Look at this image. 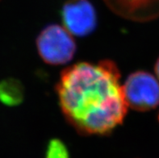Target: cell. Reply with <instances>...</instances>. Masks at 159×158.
I'll use <instances>...</instances> for the list:
<instances>
[{
  "instance_id": "3",
  "label": "cell",
  "mask_w": 159,
  "mask_h": 158,
  "mask_svg": "<svg viewBox=\"0 0 159 158\" xmlns=\"http://www.w3.org/2000/svg\"><path fill=\"white\" fill-rule=\"evenodd\" d=\"M122 89L126 104L133 110L146 111L159 105V82L149 73H133L128 77Z\"/></svg>"
},
{
  "instance_id": "4",
  "label": "cell",
  "mask_w": 159,
  "mask_h": 158,
  "mask_svg": "<svg viewBox=\"0 0 159 158\" xmlns=\"http://www.w3.org/2000/svg\"><path fill=\"white\" fill-rule=\"evenodd\" d=\"M61 15L65 28L70 34L85 36L96 27V12L88 0H69L64 4Z\"/></svg>"
},
{
  "instance_id": "8",
  "label": "cell",
  "mask_w": 159,
  "mask_h": 158,
  "mask_svg": "<svg viewBox=\"0 0 159 158\" xmlns=\"http://www.w3.org/2000/svg\"><path fill=\"white\" fill-rule=\"evenodd\" d=\"M155 72L156 74L157 75L159 78V58L157 59V61H156V64H155Z\"/></svg>"
},
{
  "instance_id": "7",
  "label": "cell",
  "mask_w": 159,
  "mask_h": 158,
  "mask_svg": "<svg viewBox=\"0 0 159 158\" xmlns=\"http://www.w3.org/2000/svg\"><path fill=\"white\" fill-rule=\"evenodd\" d=\"M45 158H70L66 145L58 139H52L48 144Z\"/></svg>"
},
{
  "instance_id": "5",
  "label": "cell",
  "mask_w": 159,
  "mask_h": 158,
  "mask_svg": "<svg viewBox=\"0 0 159 158\" xmlns=\"http://www.w3.org/2000/svg\"><path fill=\"white\" fill-rule=\"evenodd\" d=\"M116 12L127 18L150 20L159 17V0H105Z\"/></svg>"
},
{
  "instance_id": "9",
  "label": "cell",
  "mask_w": 159,
  "mask_h": 158,
  "mask_svg": "<svg viewBox=\"0 0 159 158\" xmlns=\"http://www.w3.org/2000/svg\"><path fill=\"white\" fill-rule=\"evenodd\" d=\"M158 120H159V115H158Z\"/></svg>"
},
{
  "instance_id": "1",
  "label": "cell",
  "mask_w": 159,
  "mask_h": 158,
  "mask_svg": "<svg viewBox=\"0 0 159 158\" xmlns=\"http://www.w3.org/2000/svg\"><path fill=\"white\" fill-rule=\"evenodd\" d=\"M120 71L111 61L81 62L66 69L57 86L68 122L82 134L106 135L123 122L127 104Z\"/></svg>"
},
{
  "instance_id": "6",
  "label": "cell",
  "mask_w": 159,
  "mask_h": 158,
  "mask_svg": "<svg viewBox=\"0 0 159 158\" xmlns=\"http://www.w3.org/2000/svg\"><path fill=\"white\" fill-rule=\"evenodd\" d=\"M24 98V89L20 82L15 78L4 79L0 82V102L7 106L20 104Z\"/></svg>"
},
{
  "instance_id": "2",
  "label": "cell",
  "mask_w": 159,
  "mask_h": 158,
  "mask_svg": "<svg viewBox=\"0 0 159 158\" xmlns=\"http://www.w3.org/2000/svg\"><path fill=\"white\" fill-rule=\"evenodd\" d=\"M36 46L43 61L52 65L67 63L76 51V44L70 33L57 24L48 25L40 32Z\"/></svg>"
}]
</instances>
